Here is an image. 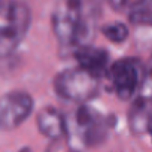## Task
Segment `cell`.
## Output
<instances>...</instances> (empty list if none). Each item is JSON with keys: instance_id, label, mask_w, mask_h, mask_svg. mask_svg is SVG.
Masks as SVG:
<instances>
[{"instance_id": "cell-1", "label": "cell", "mask_w": 152, "mask_h": 152, "mask_svg": "<svg viewBox=\"0 0 152 152\" xmlns=\"http://www.w3.org/2000/svg\"><path fill=\"white\" fill-rule=\"evenodd\" d=\"M90 24L81 2H61L52 12V30L61 48L78 49L85 45Z\"/></svg>"}, {"instance_id": "cell-2", "label": "cell", "mask_w": 152, "mask_h": 152, "mask_svg": "<svg viewBox=\"0 0 152 152\" xmlns=\"http://www.w3.org/2000/svg\"><path fill=\"white\" fill-rule=\"evenodd\" d=\"M31 24V11L23 2H0V58H5L24 40Z\"/></svg>"}, {"instance_id": "cell-3", "label": "cell", "mask_w": 152, "mask_h": 152, "mask_svg": "<svg viewBox=\"0 0 152 152\" xmlns=\"http://www.w3.org/2000/svg\"><path fill=\"white\" fill-rule=\"evenodd\" d=\"M54 90L64 100L85 103L99 94L100 79L94 78L79 67L67 69L55 76Z\"/></svg>"}, {"instance_id": "cell-4", "label": "cell", "mask_w": 152, "mask_h": 152, "mask_svg": "<svg viewBox=\"0 0 152 152\" xmlns=\"http://www.w3.org/2000/svg\"><path fill=\"white\" fill-rule=\"evenodd\" d=\"M109 78L115 94L121 100H130L139 91L143 66L137 58H121L109 67Z\"/></svg>"}, {"instance_id": "cell-5", "label": "cell", "mask_w": 152, "mask_h": 152, "mask_svg": "<svg viewBox=\"0 0 152 152\" xmlns=\"http://www.w3.org/2000/svg\"><path fill=\"white\" fill-rule=\"evenodd\" d=\"M34 109L31 96L26 91H11L0 99V130L11 131L20 127Z\"/></svg>"}, {"instance_id": "cell-6", "label": "cell", "mask_w": 152, "mask_h": 152, "mask_svg": "<svg viewBox=\"0 0 152 152\" xmlns=\"http://www.w3.org/2000/svg\"><path fill=\"white\" fill-rule=\"evenodd\" d=\"M75 57L78 67L97 79H102L106 72H109V54L103 48L82 45L75 51Z\"/></svg>"}, {"instance_id": "cell-7", "label": "cell", "mask_w": 152, "mask_h": 152, "mask_svg": "<svg viewBox=\"0 0 152 152\" xmlns=\"http://www.w3.org/2000/svg\"><path fill=\"white\" fill-rule=\"evenodd\" d=\"M76 122H78L81 130H84L81 133H84V140L88 145L99 143L100 140L104 139L106 127L103 118L97 112L88 109L87 106H81L79 110L76 112Z\"/></svg>"}, {"instance_id": "cell-8", "label": "cell", "mask_w": 152, "mask_h": 152, "mask_svg": "<svg viewBox=\"0 0 152 152\" xmlns=\"http://www.w3.org/2000/svg\"><path fill=\"white\" fill-rule=\"evenodd\" d=\"M36 122H37V128H39L40 134L51 140L61 139L67 131L66 118L63 116V113L60 110H57L55 107H51V106L43 107L42 110L37 112Z\"/></svg>"}, {"instance_id": "cell-9", "label": "cell", "mask_w": 152, "mask_h": 152, "mask_svg": "<svg viewBox=\"0 0 152 152\" xmlns=\"http://www.w3.org/2000/svg\"><path fill=\"white\" fill-rule=\"evenodd\" d=\"M152 121V104L145 103L136 99V102L131 106V110L128 113V124L133 133L142 134L148 131V127Z\"/></svg>"}, {"instance_id": "cell-10", "label": "cell", "mask_w": 152, "mask_h": 152, "mask_svg": "<svg viewBox=\"0 0 152 152\" xmlns=\"http://www.w3.org/2000/svg\"><path fill=\"white\" fill-rule=\"evenodd\" d=\"M148 3H133L128 20L134 26H143V27H152V9Z\"/></svg>"}, {"instance_id": "cell-11", "label": "cell", "mask_w": 152, "mask_h": 152, "mask_svg": "<svg viewBox=\"0 0 152 152\" xmlns=\"http://www.w3.org/2000/svg\"><path fill=\"white\" fill-rule=\"evenodd\" d=\"M102 33L104 34V37L113 43H121L128 37V27L124 23H109L106 26L102 27Z\"/></svg>"}, {"instance_id": "cell-12", "label": "cell", "mask_w": 152, "mask_h": 152, "mask_svg": "<svg viewBox=\"0 0 152 152\" xmlns=\"http://www.w3.org/2000/svg\"><path fill=\"white\" fill-rule=\"evenodd\" d=\"M146 133H149L151 140H152V121H151V124H149V127H148V131H146Z\"/></svg>"}, {"instance_id": "cell-13", "label": "cell", "mask_w": 152, "mask_h": 152, "mask_svg": "<svg viewBox=\"0 0 152 152\" xmlns=\"http://www.w3.org/2000/svg\"><path fill=\"white\" fill-rule=\"evenodd\" d=\"M148 69H151V70H152V57H151V61H149V66H148Z\"/></svg>"}]
</instances>
